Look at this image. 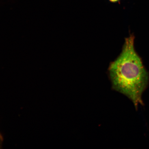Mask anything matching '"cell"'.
Here are the masks:
<instances>
[{"label": "cell", "instance_id": "cell-2", "mask_svg": "<svg viewBox=\"0 0 149 149\" xmlns=\"http://www.w3.org/2000/svg\"><path fill=\"white\" fill-rule=\"evenodd\" d=\"M120 1H121V0H109V1L112 3L119 2Z\"/></svg>", "mask_w": 149, "mask_h": 149}, {"label": "cell", "instance_id": "cell-1", "mask_svg": "<svg viewBox=\"0 0 149 149\" xmlns=\"http://www.w3.org/2000/svg\"><path fill=\"white\" fill-rule=\"evenodd\" d=\"M133 34L125 39L122 52L111 62L108 72L114 90L125 95L137 108L142 104V95L148 82V74L134 47Z\"/></svg>", "mask_w": 149, "mask_h": 149}]
</instances>
